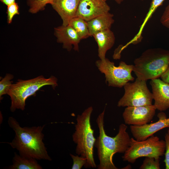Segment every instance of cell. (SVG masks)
Listing matches in <instances>:
<instances>
[{
  "instance_id": "30",
  "label": "cell",
  "mask_w": 169,
  "mask_h": 169,
  "mask_svg": "<svg viewBox=\"0 0 169 169\" xmlns=\"http://www.w3.org/2000/svg\"><path fill=\"white\" fill-rule=\"evenodd\" d=\"M168 128V131H167V133H168V134H169V126Z\"/></svg>"
},
{
  "instance_id": "8",
  "label": "cell",
  "mask_w": 169,
  "mask_h": 169,
  "mask_svg": "<svg viewBox=\"0 0 169 169\" xmlns=\"http://www.w3.org/2000/svg\"><path fill=\"white\" fill-rule=\"evenodd\" d=\"M146 81L136 78L133 83L128 82L124 86L125 93L117 106H138L152 105V93L147 86Z\"/></svg>"
},
{
  "instance_id": "1",
  "label": "cell",
  "mask_w": 169,
  "mask_h": 169,
  "mask_svg": "<svg viewBox=\"0 0 169 169\" xmlns=\"http://www.w3.org/2000/svg\"><path fill=\"white\" fill-rule=\"evenodd\" d=\"M105 111V109L96 120L99 131L94 144L100 162L97 169H118L113 162V156L115 153L125 152L130 146L131 138L126 131L127 126L124 124L120 125L118 133L115 137L106 134L104 129Z\"/></svg>"
},
{
  "instance_id": "15",
  "label": "cell",
  "mask_w": 169,
  "mask_h": 169,
  "mask_svg": "<svg viewBox=\"0 0 169 169\" xmlns=\"http://www.w3.org/2000/svg\"><path fill=\"white\" fill-rule=\"evenodd\" d=\"M94 38L98 46V55L100 59L105 58L106 54L114 44L115 38L110 29L105 30L94 34Z\"/></svg>"
},
{
  "instance_id": "19",
  "label": "cell",
  "mask_w": 169,
  "mask_h": 169,
  "mask_svg": "<svg viewBox=\"0 0 169 169\" xmlns=\"http://www.w3.org/2000/svg\"><path fill=\"white\" fill-rule=\"evenodd\" d=\"M68 25L74 30L81 40L91 36L87 22L82 18L75 17L70 20Z\"/></svg>"
},
{
  "instance_id": "28",
  "label": "cell",
  "mask_w": 169,
  "mask_h": 169,
  "mask_svg": "<svg viewBox=\"0 0 169 169\" xmlns=\"http://www.w3.org/2000/svg\"><path fill=\"white\" fill-rule=\"evenodd\" d=\"M16 0H0L2 3L8 6L12 4L15 2Z\"/></svg>"
},
{
  "instance_id": "10",
  "label": "cell",
  "mask_w": 169,
  "mask_h": 169,
  "mask_svg": "<svg viewBox=\"0 0 169 169\" xmlns=\"http://www.w3.org/2000/svg\"><path fill=\"white\" fill-rule=\"evenodd\" d=\"M110 8L105 0H80L75 17L87 22L109 12Z\"/></svg>"
},
{
  "instance_id": "25",
  "label": "cell",
  "mask_w": 169,
  "mask_h": 169,
  "mask_svg": "<svg viewBox=\"0 0 169 169\" xmlns=\"http://www.w3.org/2000/svg\"><path fill=\"white\" fill-rule=\"evenodd\" d=\"M165 141L166 144V150L165 153L164 162L165 168L169 169V134L166 133L165 136Z\"/></svg>"
},
{
  "instance_id": "20",
  "label": "cell",
  "mask_w": 169,
  "mask_h": 169,
  "mask_svg": "<svg viewBox=\"0 0 169 169\" xmlns=\"http://www.w3.org/2000/svg\"><path fill=\"white\" fill-rule=\"evenodd\" d=\"M53 0H28L27 3L29 7V12L35 13L44 10L46 5L52 3Z\"/></svg>"
},
{
  "instance_id": "27",
  "label": "cell",
  "mask_w": 169,
  "mask_h": 169,
  "mask_svg": "<svg viewBox=\"0 0 169 169\" xmlns=\"http://www.w3.org/2000/svg\"><path fill=\"white\" fill-rule=\"evenodd\" d=\"M161 77L162 80L169 84V65L166 70Z\"/></svg>"
},
{
  "instance_id": "4",
  "label": "cell",
  "mask_w": 169,
  "mask_h": 169,
  "mask_svg": "<svg viewBox=\"0 0 169 169\" xmlns=\"http://www.w3.org/2000/svg\"><path fill=\"white\" fill-rule=\"evenodd\" d=\"M133 71L138 79L147 81L161 77L169 65V51L148 49L134 61Z\"/></svg>"
},
{
  "instance_id": "23",
  "label": "cell",
  "mask_w": 169,
  "mask_h": 169,
  "mask_svg": "<svg viewBox=\"0 0 169 169\" xmlns=\"http://www.w3.org/2000/svg\"><path fill=\"white\" fill-rule=\"evenodd\" d=\"M70 155L73 162L72 169H80L87 163V159L85 158L79 156L78 155L75 156L72 154H70Z\"/></svg>"
},
{
  "instance_id": "18",
  "label": "cell",
  "mask_w": 169,
  "mask_h": 169,
  "mask_svg": "<svg viewBox=\"0 0 169 169\" xmlns=\"http://www.w3.org/2000/svg\"><path fill=\"white\" fill-rule=\"evenodd\" d=\"M165 0H152L148 12L143 20V22L140 26L139 30L137 34L125 46H127L129 45L133 44H135L140 42L141 40L142 31L146 23L150 18L152 14L163 3Z\"/></svg>"
},
{
  "instance_id": "31",
  "label": "cell",
  "mask_w": 169,
  "mask_h": 169,
  "mask_svg": "<svg viewBox=\"0 0 169 169\" xmlns=\"http://www.w3.org/2000/svg\"></svg>"
},
{
  "instance_id": "6",
  "label": "cell",
  "mask_w": 169,
  "mask_h": 169,
  "mask_svg": "<svg viewBox=\"0 0 169 169\" xmlns=\"http://www.w3.org/2000/svg\"><path fill=\"white\" fill-rule=\"evenodd\" d=\"M166 150L165 141L153 135L146 139L137 141L131 139L130 146L122 157L124 161L133 163L142 157H152L160 158Z\"/></svg>"
},
{
  "instance_id": "2",
  "label": "cell",
  "mask_w": 169,
  "mask_h": 169,
  "mask_svg": "<svg viewBox=\"0 0 169 169\" xmlns=\"http://www.w3.org/2000/svg\"><path fill=\"white\" fill-rule=\"evenodd\" d=\"M8 123L15 136L11 142L6 143L18 151L20 155L36 160L52 161L43 141L44 135L42 131L45 125L22 127L12 117L8 118Z\"/></svg>"
},
{
  "instance_id": "13",
  "label": "cell",
  "mask_w": 169,
  "mask_h": 169,
  "mask_svg": "<svg viewBox=\"0 0 169 169\" xmlns=\"http://www.w3.org/2000/svg\"><path fill=\"white\" fill-rule=\"evenodd\" d=\"M54 31L58 42L63 44L64 48L69 51L73 46L75 50L79 51V44L81 39L70 26L62 25L55 28Z\"/></svg>"
},
{
  "instance_id": "3",
  "label": "cell",
  "mask_w": 169,
  "mask_h": 169,
  "mask_svg": "<svg viewBox=\"0 0 169 169\" xmlns=\"http://www.w3.org/2000/svg\"><path fill=\"white\" fill-rule=\"evenodd\" d=\"M93 110V107L90 106L81 115H77L75 131L72 135L73 141L76 144V153L87 159V163L84 166L86 168L97 167L93 156L96 139L94 136V130L90 123Z\"/></svg>"
},
{
  "instance_id": "5",
  "label": "cell",
  "mask_w": 169,
  "mask_h": 169,
  "mask_svg": "<svg viewBox=\"0 0 169 169\" xmlns=\"http://www.w3.org/2000/svg\"><path fill=\"white\" fill-rule=\"evenodd\" d=\"M57 80L53 76L48 78L40 75L28 80L18 79L12 84L7 94L11 100V111L13 112L17 109L24 110L26 100L28 97L35 95L36 92L44 86L50 85L54 89L58 85Z\"/></svg>"
},
{
  "instance_id": "7",
  "label": "cell",
  "mask_w": 169,
  "mask_h": 169,
  "mask_svg": "<svg viewBox=\"0 0 169 169\" xmlns=\"http://www.w3.org/2000/svg\"><path fill=\"white\" fill-rule=\"evenodd\" d=\"M95 65L99 70L104 74L106 82L109 86L121 88L130 81H133L134 78L131 74L134 65L127 64L120 61L118 66L106 58L97 60Z\"/></svg>"
},
{
  "instance_id": "9",
  "label": "cell",
  "mask_w": 169,
  "mask_h": 169,
  "mask_svg": "<svg viewBox=\"0 0 169 169\" xmlns=\"http://www.w3.org/2000/svg\"><path fill=\"white\" fill-rule=\"evenodd\" d=\"M156 109L154 105L138 106H128L122 114L125 124L142 125L150 122L153 119Z\"/></svg>"
},
{
  "instance_id": "14",
  "label": "cell",
  "mask_w": 169,
  "mask_h": 169,
  "mask_svg": "<svg viewBox=\"0 0 169 169\" xmlns=\"http://www.w3.org/2000/svg\"><path fill=\"white\" fill-rule=\"evenodd\" d=\"M80 1L53 0L51 4L60 16L62 25H68L70 20L75 17Z\"/></svg>"
},
{
  "instance_id": "26",
  "label": "cell",
  "mask_w": 169,
  "mask_h": 169,
  "mask_svg": "<svg viewBox=\"0 0 169 169\" xmlns=\"http://www.w3.org/2000/svg\"><path fill=\"white\" fill-rule=\"evenodd\" d=\"M160 21L162 25L169 29V4L166 7Z\"/></svg>"
},
{
  "instance_id": "16",
  "label": "cell",
  "mask_w": 169,
  "mask_h": 169,
  "mask_svg": "<svg viewBox=\"0 0 169 169\" xmlns=\"http://www.w3.org/2000/svg\"><path fill=\"white\" fill-rule=\"evenodd\" d=\"M113 17V15L109 12L87 22L91 36L100 31L110 29L114 22Z\"/></svg>"
},
{
  "instance_id": "17",
  "label": "cell",
  "mask_w": 169,
  "mask_h": 169,
  "mask_svg": "<svg viewBox=\"0 0 169 169\" xmlns=\"http://www.w3.org/2000/svg\"><path fill=\"white\" fill-rule=\"evenodd\" d=\"M37 160L30 157L18 155L15 152L13 159V164L8 167L9 169H41Z\"/></svg>"
},
{
  "instance_id": "12",
  "label": "cell",
  "mask_w": 169,
  "mask_h": 169,
  "mask_svg": "<svg viewBox=\"0 0 169 169\" xmlns=\"http://www.w3.org/2000/svg\"><path fill=\"white\" fill-rule=\"evenodd\" d=\"M150 84L156 109L166 110L169 108V84L157 78L151 80Z\"/></svg>"
},
{
  "instance_id": "29",
  "label": "cell",
  "mask_w": 169,
  "mask_h": 169,
  "mask_svg": "<svg viewBox=\"0 0 169 169\" xmlns=\"http://www.w3.org/2000/svg\"><path fill=\"white\" fill-rule=\"evenodd\" d=\"M106 1L107 0H105ZM118 4H120L124 0H114Z\"/></svg>"
},
{
  "instance_id": "24",
  "label": "cell",
  "mask_w": 169,
  "mask_h": 169,
  "mask_svg": "<svg viewBox=\"0 0 169 169\" xmlns=\"http://www.w3.org/2000/svg\"><path fill=\"white\" fill-rule=\"evenodd\" d=\"M7 6V21L8 23H10L13 17L16 15L19 14V6L16 2Z\"/></svg>"
},
{
  "instance_id": "11",
  "label": "cell",
  "mask_w": 169,
  "mask_h": 169,
  "mask_svg": "<svg viewBox=\"0 0 169 169\" xmlns=\"http://www.w3.org/2000/svg\"><path fill=\"white\" fill-rule=\"evenodd\" d=\"M158 121L150 124L140 126L131 125V132L135 139L137 141L145 140L158 131L169 126V118L165 113H158Z\"/></svg>"
},
{
  "instance_id": "21",
  "label": "cell",
  "mask_w": 169,
  "mask_h": 169,
  "mask_svg": "<svg viewBox=\"0 0 169 169\" xmlns=\"http://www.w3.org/2000/svg\"><path fill=\"white\" fill-rule=\"evenodd\" d=\"M13 76L10 74H7L0 81V100L2 99V96L8 94L9 90L12 84L11 80Z\"/></svg>"
},
{
  "instance_id": "22",
  "label": "cell",
  "mask_w": 169,
  "mask_h": 169,
  "mask_svg": "<svg viewBox=\"0 0 169 169\" xmlns=\"http://www.w3.org/2000/svg\"><path fill=\"white\" fill-rule=\"evenodd\" d=\"M139 169H160V158H156L152 157H146Z\"/></svg>"
}]
</instances>
